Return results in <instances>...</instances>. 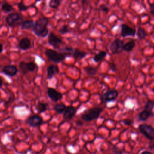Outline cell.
Returning a JSON list of instances; mask_svg holds the SVG:
<instances>
[{"label":"cell","instance_id":"obj_1","mask_svg":"<svg viewBox=\"0 0 154 154\" xmlns=\"http://www.w3.org/2000/svg\"><path fill=\"white\" fill-rule=\"evenodd\" d=\"M48 23L49 19L46 17H42L35 22L32 31L39 37H46L49 34Z\"/></svg>","mask_w":154,"mask_h":154},{"label":"cell","instance_id":"obj_2","mask_svg":"<svg viewBox=\"0 0 154 154\" xmlns=\"http://www.w3.org/2000/svg\"><path fill=\"white\" fill-rule=\"evenodd\" d=\"M103 109L101 107H93L88 109L84 111L81 115V118L85 122H90L99 118Z\"/></svg>","mask_w":154,"mask_h":154},{"label":"cell","instance_id":"obj_3","mask_svg":"<svg viewBox=\"0 0 154 154\" xmlns=\"http://www.w3.org/2000/svg\"><path fill=\"white\" fill-rule=\"evenodd\" d=\"M7 24L11 27H16L21 25L23 22V17L18 13H11L7 15L5 18Z\"/></svg>","mask_w":154,"mask_h":154},{"label":"cell","instance_id":"obj_4","mask_svg":"<svg viewBox=\"0 0 154 154\" xmlns=\"http://www.w3.org/2000/svg\"><path fill=\"white\" fill-rule=\"evenodd\" d=\"M45 54L49 60L55 63H61L66 58V57L63 54L51 49H46L45 51Z\"/></svg>","mask_w":154,"mask_h":154},{"label":"cell","instance_id":"obj_5","mask_svg":"<svg viewBox=\"0 0 154 154\" xmlns=\"http://www.w3.org/2000/svg\"><path fill=\"white\" fill-rule=\"evenodd\" d=\"M138 131L150 141H154V128L150 125L141 123L138 126Z\"/></svg>","mask_w":154,"mask_h":154},{"label":"cell","instance_id":"obj_6","mask_svg":"<svg viewBox=\"0 0 154 154\" xmlns=\"http://www.w3.org/2000/svg\"><path fill=\"white\" fill-rule=\"evenodd\" d=\"M119 93L116 89H109L104 91L101 95V103H107L114 100L118 96Z\"/></svg>","mask_w":154,"mask_h":154},{"label":"cell","instance_id":"obj_7","mask_svg":"<svg viewBox=\"0 0 154 154\" xmlns=\"http://www.w3.org/2000/svg\"><path fill=\"white\" fill-rule=\"evenodd\" d=\"M124 43L120 38H117L114 39L109 46V49L114 54L121 53L123 51Z\"/></svg>","mask_w":154,"mask_h":154},{"label":"cell","instance_id":"obj_8","mask_svg":"<svg viewBox=\"0 0 154 154\" xmlns=\"http://www.w3.org/2000/svg\"><path fill=\"white\" fill-rule=\"evenodd\" d=\"M135 29L128 26L126 24L122 23L121 25V32L120 35L123 37H126L128 36L134 37L136 34Z\"/></svg>","mask_w":154,"mask_h":154},{"label":"cell","instance_id":"obj_9","mask_svg":"<svg viewBox=\"0 0 154 154\" xmlns=\"http://www.w3.org/2000/svg\"><path fill=\"white\" fill-rule=\"evenodd\" d=\"M48 43L55 49H59L60 46L63 43V40L54 34L52 32L49 34Z\"/></svg>","mask_w":154,"mask_h":154},{"label":"cell","instance_id":"obj_10","mask_svg":"<svg viewBox=\"0 0 154 154\" xmlns=\"http://www.w3.org/2000/svg\"><path fill=\"white\" fill-rule=\"evenodd\" d=\"M27 123L31 127H37L42 125L43 120L42 117L38 115H33L30 116L26 121Z\"/></svg>","mask_w":154,"mask_h":154},{"label":"cell","instance_id":"obj_11","mask_svg":"<svg viewBox=\"0 0 154 154\" xmlns=\"http://www.w3.org/2000/svg\"><path fill=\"white\" fill-rule=\"evenodd\" d=\"M48 97L55 102H58L63 98V94L53 88H48L47 90Z\"/></svg>","mask_w":154,"mask_h":154},{"label":"cell","instance_id":"obj_12","mask_svg":"<svg viewBox=\"0 0 154 154\" xmlns=\"http://www.w3.org/2000/svg\"><path fill=\"white\" fill-rule=\"evenodd\" d=\"M2 72L10 77L14 76L18 72L17 67L14 65H7L2 67Z\"/></svg>","mask_w":154,"mask_h":154},{"label":"cell","instance_id":"obj_13","mask_svg":"<svg viewBox=\"0 0 154 154\" xmlns=\"http://www.w3.org/2000/svg\"><path fill=\"white\" fill-rule=\"evenodd\" d=\"M76 108L72 106H67L65 112L63 113V119L66 120H71L76 113Z\"/></svg>","mask_w":154,"mask_h":154},{"label":"cell","instance_id":"obj_14","mask_svg":"<svg viewBox=\"0 0 154 154\" xmlns=\"http://www.w3.org/2000/svg\"><path fill=\"white\" fill-rule=\"evenodd\" d=\"M47 76L48 79L52 78L55 75L59 73V68L57 65L51 64L47 67Z\"/></svg>","mask_w":154,"mask_h":154},{"label":"cell","instance_id":"obj_15","mask_svg":"<svg viewBox=\"0 0 154 154\" xmlns=\"http://www.w3.org/2000/svg\"><path fill=\"white\" fill-rule=\"evenodd\" d=\"M31 40L27 37H24L22 38L19 42V47L22 50H28L31 48Z\"/></svg>","mask_w":154,"mask_h":154},{"label":"cell","instance_id":"obj_16","mask_svg":"<svg viewBox=\"0 0 154 154\" xmlns=\"http://www.w3.org/2000/svg\"><path fill=\"white\" fill-rule=\"evenodd\" d=\"M154 116V113L153 111H149L146 109H143L138 114V119L140 121L144 122L147 120L150 117H153Z\"/></svg>","mask_w":154,"mask_h":154},{"label":"cell","instance_id":"obj_17","mask_svg":"<svg viewBox=\"0 0 154 154\" xmlns=\"http://www.w3.org/2000/svg\"><path fill=\"white\" fill-rule=\"evenodd\" d=\"M73 50H74V49L73 48L67 46H66L65 47L61 48L58 49L60 53H61L62 54H63L66 57H70V56L72 55Z\"/></svg>","mask_w":154,"mask_h":154},{"label":"cell","instance_id":"obj_18","mask_svg":"<svg viewBox=\"0 0 154 154\" xmlns=\"http://www.w3.org/2000/svg\"><path fill=\"white\" fill-rule=\"evenodd\" d=\"M87 55V52L80 51L78 49H74L72 56L75 60H81Z\"/></svg>","mask_w":154,"mask_h":154},{"label":"cell","instance_id":"obj_19","mask_svg":"<svg viewBox=\"0 0 154 154\" xmlns=\"http://www.w3.org/2000/svg\"><path fill=\"white\" fill-rule=\"evenodd\" d=\"M135 46V42L134 40L131 39L127 42L126 43H124L123 46V51H125L126 52H131L132 51V49Z\"/></svg>","mask_w":154,"mask_h":154},{"label":"cell","instance_id":"obj_20","mask_svg":"<svg viewBox=\"0 0 154 154\" xmlns=\"http://www.w3.org/2000/svg\"><path fill=\"white\" fill-rule=\"evenodd\" d=\"M34 22L32 20H23L22 23L20 25L22 29H30L33 28L34 25Z\"/></svg>","mask_w":154,"mask_h":154},{"label":"cell","instance_id":"obj_21","mask_svg":"<svg viewBox=\"0 0 154 154\" xmlns=\"http://www.w3.org/2000/svg\"><path fill=\"white\" fill-rule=\"evenodd\" d=\"M67 108V106L66 105L63 103H57L54 106V111L57 112L58 114H62L64 113Z\"/></svg>","mask_w":154,"mask_h":154},{"label":"cell","instance_id":"obj_22","mask_svg":"<svg viewBox=\"0 0 154 154\" xmlns=\"http://www.w3.org/2000/svg\"><path fill=\"white\" fill-rule=\"evenodd\" d=\"M84 71L85 72V73L89 75V76H94L96 75L97 72V67H92V66H87V67H85L84 68Z\"/></svg>","mask_w":154,"mask_h":154},{"label":"cell","instance_id":"obj_23","mask_svg":"<svg viewBox=\"0 0 154 154\" xmlns=\"http://www.w3.org/2000/svg\"><path fill=\"white\" fill-rule=\"evenodd\" d=\"M49 107V105L47 103H43L39 102L36 105V109L39 113H43L46 111Z\"/></svg>","mask_w":154,"mask_h":154},{"label":"cell","instance_id":"obj_24","mask_svg":"<svg viewBox=\"0 0 154 154\" xmlns=\"http://www.w3.org/2000/svg\"><path fill=\"white\" fill-rule=\"evenodd\" d=\"M136 34L137 35V37L140 40H143V39L146 38V37L147 35V33L146 31L142 27H139L138 28Z\"/></svg>","mask_w":154,"mask_h":154},{"label":"cell","instance_id":"obj_25","mask_svg":"<svg viewBox=\"0 0 154 154\" xmlns=\"http://www.w3.org/2000/svg\"><path fill=\"white\" fill-rule=\"evenodd\" d=\"M107 55V53L105 51H100L98 54H96L93 57V60L95 63H98L102 60H103Z\"/></svg>","mask_w":154,"mask_h":154},{"label":"cell","instance_id":"obj_26","mask_svg":"<svg viewBox=\"0 0 154 154\" xmlns=\"http://www.w3.org/2000/svg\"><path fill=\"white\" fill-rule=\"evenodd\" d=\"M19 69L20 70V73L23 75H26L29 72L28 69H27L26 63H25V61H21V62L19 63Z\"/></svg>","mask_w":154,"mask_h":154},{"label":"cell","instance_id":"obj_27","mask_svg":"<svg viewBox=\"0 0 154 154\" xmlns=\"http://www.w3.org/2000/svg\"><path fill=\"white\" fill-rule=\"evenodd\" d=\"M13 9V6L7 2H3L1 4V10L5 13H8L11 11Z\"/></svg>","mask_w":154,"mask_h":154},{"label":"cell","instance_id":"obj_28","mask_svg":"<svg viewBox=\"0 0 154 154\" xmlns=\"http://www.w3.org/2000/svg\"><path fill=\"white\" fill-rule=\"evenodd\" d=\"M153 108H154V101L152 100H147L144 106V109H146L149 111H152Z\"/></svg>","mask_w":154,"mask_h":154},{"label":"cell","instance_id":"obj_29","mask_svg":"<svg viewBox=\"0 0 154 154\" xmlns=\"http://www.w3.org/2000/svg\"><path fill=\"white\" fill-rule=\"evenodd\" d=\"M61 1L60 0H51L49 2V7L51 8H57L60 5Z\"/></svg>","mask_w":154,"mask_h":154},{"label":"cell","instance_id":"obj_30","mask_svg":"<svg viewBox=\"0 0 154 154\" xmlns=\"http://www.w3.org/2000/svg\"><path fill=\"white\" fill-rule=\"evenodd\" d=\"M26 67H27V69H28V72H32L35 70L37 65L35 64V63L31 61V62L26 63Z\"/></svg>","mask_w":154,"mask_h":154},{"label":"cell","instance_id":"obj_31","mask_svg":"<svg viewBox=\"0 0 154 154\" xmlns=\"http://www.w3.org/2000/svg\"><path fill=\"white\" fill-rule=\"evenodd\" d=\"M58 32L61 34H66L68 32H69V29L68 28V26L66 25H63L59 29Z\"/></svg>","mask_w":154,"mask_h":154},{"label":"cell","instance_id":"obj_32","mask_svg":"<svg viewBox=\"0 0 154 154\" xmlns=\"http://www.w3.org/2000/svg\"><path fill=\"white\" fill-rule=\"evenodd\" d=\"M17 7H18V8H19V10L20 11H25V10H26L29 8V6L25 5L24 4L23 2H22V1H20V2L18 3Z\"/></svg>","mask_w":154,"mask_h":154},{"label":"cell","instance_id":"obj_33","mask_svg":"<svg viewBox=\"0 0 154 154\" xmlns=\"http://www.w3.org/2000/svg\"><path fill=\"white\" fill-rule=\"evenodd\" d=\"M99 10L107 13L109 11V8L105 4H101L99 7Z\"/></svg>","mask_w":154,"mask_h":154},{"label":"cell","instance_id":"obj_34","mask_svg":"<svg viewBox=\"0 0 154 154\" xmlns=\"http://www.w3.org/2000/svg\"><path fill=\"white\" fill-rule=\"evenodd\" d=\"M112 152L114 154H123V150L121 149H120L119 147H118L117 146H114L112 147Z\"/></svg>","mask_w":154,"mask_h":154},{"label":"cell","instance_id":"obj_35","mask_svg":"<svg viewBox=\"0 0 154 154\" xmlns=\"http://www.w3.org/2000/svg\"><path fill=\"white\" fill-rule=\"evenodd\" d=\"M109 66L110 70H111L112 72H116L117 71L116 65L114 63H109Z\"/></svg>","mask_w":154,"mask_h":154},{"label":"cell","instance_id":"obj_36","mask_svg":"<svg viewBox=\"0 0 154 154\" xmlns=\"http://www.w3.org/2000/svg\"><path fill=\"white\" fill-rule=\"evenodd\" d=\"M122 122H123V123L125 125H127V126L131 125L134 123L133 120H131V119H125V120H123Z\"/></svg>","mask_w":154,"mask_h":154},{"label":"cell","instance_id":"obj_37","mask_svg":"<svg viewBox=\"0 0 154 154\" xmlns=\"http://www.w3.org/2000/svg\"><path fill=\"white\" fill-rule=\"evenodd\" d=\"M14 96H10V97H9V98H8V99L7 100V101L6 102V103H5V105L7 106V105H10L13 101V100H14Z\"/></svg>","mask_w":154,"mask_h":154},{"label":"cell","instance_id":"obj_38","mask_svg":"<svg viewBox=\"0 0 154 154\" xmlns=\"http://www.w3.org/2000/svg\"><path fill=\"white\" fill-rule=\"evenodd\" d=\"M150 11L153 15H154V2L150 4Z\"/></svg>","mask_w":154,"mask_h":154},{"label":"cell","instance_id":"obj_39","mask_svg":"<svg viewBox=\"0 0 154 154\" xmlns=\"http://www.w3.org/2000/svg\"><path fill=\"white\" fill-rule=\"evenodd\" d=\"M76 124L78 126H82L83 125V122L81 120H77L76 121Z\"/></svg>","mask_w":154,"mask_h":154},{"label":"cell","instance_id":"obj_40","mask_svg":"<svg viewBox=\"0 0 154 154\" xmlns=\"http://www.w3.org/2000/svg\"><path fill=\"white\" fill-rule=\"evenodd\" d=\"M149 147L151 149H154V141H152L151 142H150L149 145Z\"/></svg>","mask_w":154,"mask_h":154},{"label":"cell","instance_id":"obj_41","mask_svg":"<svg viewBox=\"0 0 154 154\" xmlns=\"http://www.w3.org/2000/svg\"><path fill=\"white\" fill-rule=\"evenodd\" d=\"M141 154H152V153L148 150H145V151L142 152V153Z\"/></svg>","mask_w":154,"mask_h":154},{"label":"cell","instance_id":"obj_42","mask_svg":"<svg viewBox=\"0 0 154 154\" xmlns=\"http://www.w3.org/2000/svg\"><path fill=\"white\" fill-rule=\"evenodd\" d=\"M2 51H3V46L1 43H0V54L2 52Z\"/></svg>","mask_w":154,"mask_h":154},{"label":"cell","instance_id":"obj_43","mask_svg":"<svg viewBox=\"0 0 154 154\" xmlns=\"http://www.w3.org/2000/svg\"><path fill=\"white\" fill-rule=\"evenodd\" d=\"M2 85V78L0 77V88L1 87Z\"/></svg>","mask_w":154,"mask_h":154},{"label":"cell","instance_id":"obj_44","mask_svg":"<svg viewBox=\"0 0 154 154\" xmlns=\"http://www.w3.org/2000/svg\"><path fill=\"white\" fill-rule=\"evenodd\" d=\"M0 67H1V66H0Z\"/></svg>","mask_w":154,"mask_h":154}]
</instances>
